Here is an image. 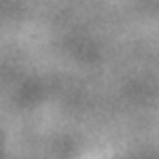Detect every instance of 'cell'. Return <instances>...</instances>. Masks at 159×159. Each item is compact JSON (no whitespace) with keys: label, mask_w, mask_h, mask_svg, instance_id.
Masks as SVG:
<instances>
[]
</instances>
